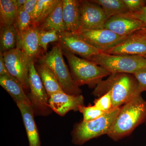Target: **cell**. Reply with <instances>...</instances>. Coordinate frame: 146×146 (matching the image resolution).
Wrapping results in <instances>:
<instances>
[{
    "instance_id": "cell-1",
    "label": "cell",
    "mask_w": 146,
    "mask_h": 146,
    "mask_svg": "<svg viewBox=\"0 0 146 146\" xmlns=\"http://www.w3.org/2000/svg\"><path fill=\"white\" fill-rule=\"evenodd\" d=\"M108 91L111 92L112 108H114L121 107L141 95L136 78L133 74L126 73L111 74L97 85L92 94L98 98Z\"/></svg>"
},
{
    "instance_id": "cell-2",
    "label": "cell",
    "mask_w": 146,
    "mask_h": 146,
    "mask_svg": "<svg viewBox=\"0 0 146 146\" xmlns=\"http://www.w3.org/2000/svg\"><path fill=\"white\" fill-rule=\"evenodd\" d=\"M146 121V101L141 95L123 105L107 135L117 141L128 136Z\"/></svg>"
},
{
    "instance_id": "cell-3",
    "label": "cell",
    "mask_w": 146,
    "mask_h": 146,
    "mask_svg": "<svg viewBox=\"0 0 146 146\" xmlns=\"http://www.w3.org/2000/svg\"><path fill=\"white\" fill-rule=\"evenodd\" d=\"M62 48L70 68L72 76L79 86L87 85L90 88H95L104 78L111 74L101 66Z\"/></svg>"
},
{
    "instance_id": "cell-4",
    "label": "cell",
    "mask_w": 146,
    "mask_h": 146,
    "mask_svg": "<svg viewBox=\"0 0 146 146\" xmlns=\"http://www.w3.org/2000/svg\"><path fill=\"white\" fill-rule=\"evenodd\" d=\"M121 107L113 108L105 113L101 117L89 121L77 124L73 131V143L82 145L94 138L106 134L109 132Z\"/></svg>"
},
{
    "instance_id": "cell-5",
    "label": "cell",
    "mask_w": 146,
    "mask_h": 146,
    "mask_svg": "<svg viewBox=\"0 0 146 146\" xmlns=\"http://www.w3.org/2000/svg\"><path fill=\"white\" fill-rule=\"evenodd\" d=\"M63 55L62 47L58 43L40 58L39 63L45 64L51 69L64 93L75 96L81 95L82 91L73 79Z\"/></svg>"
},
{
    "instance_id": "cell-6",
    "label": "cell",
    "mask_w": 146,
    "mask_h": 146,
    "mask_svg": "<svg viewBox=\"0 0 146 146\" xmlns=\"http://www.w3.org/2000/svg\"><path fill=\"white\" fill-rule=\"evenodd\" d=\"M88 60L101 66L111 74H133L146 68V59L141 56L111 54L102 52Z\"/></svg>"
},
{
    "instance_id": "cell-7",
    "label": "cell",
    "mask_w": 146,
    "mask_h": 146,
    "mask_svg": "<svg viewBox=\"0 0 146 146\" xmlns=\"http://www.w3.org/2000/svg\"><path fill=\"white\" fill-rule=\"evenodd\" d=\"M6 66L11 75L18 80L24 89L29 91L31 61L21 48L16 47L3 53Z\"/></svg>"
},
{
    "instance_id": "cell-8",
    "label": "cell",
    "mask_w": 146,
    "mask_h": 146,
    "mask_svg": "<svg viewBox=\"0 0 146 146\" xmlns=\"http://www.w3.org/2000/svg\"><path fill=\"white\" fill-rule=\"evenodd\" d=\"M76 33L85 42L103 52L119 44L128 36H120L105 28L96 30L80 29Z\"/></svg>"
},
{
    "instance_id": "cell-9",
    "label": "cell",
    "mask_w": 146,
    "mask_h": 146,
    "mask_svg": "<svg viewBox=\"0 0 146 146\" xmlns=\"http://www.w3.org/2000/svg\"><path fill=\"white\" fill-rule=\"evenodd\" d=\"M29 84L31 93L29 96L33 110L42 115H47L50 112L49 105V97L35 66L34 61L30 64Z\"/></svg>"
},
{
    "instance_id": "cell-10",
    "label": "cell",
    "mask_w": 146,
    "mask_h": 146,
    "mask_svg": "<svg viewBox=\"0 0 146 146\" xmlns=\"http://www.w3.org/2000/svg\"><path fill=\"white\" fill-rule=\"evenodd\" d=\"M80 29L88 30L105 28L107 21L101 7L90 1L80 0Z\"/></svg>"
},
{
    "instance_id": "cell-11",
    "label": "cell",
    "mask_w": 146,
    "mask_h": 146,
    "mask_svg": "<svg viewBox=\"0 0 146 146\" xmlns=\"http://www.w3.org/2000/svg\"><path fill=\"white\" fill-rule=\"evenodd\" d=\"M57 34L58 42L63 48L84 59L89 60L94 55L102 52L84 41L76 33L63 31L57 32Z\"/></svg>"
},
{
    "instance_id": "cell-12",
    "label": "cell",
    "mask_w": 146,
    "mask_h": 146,
    "mask_svg": "<svg viewBox=\"0 0 146 146\" xmlns=\"http://www.w3.org/2000/svg\"><path fill=\"white\" fill-rule=\"evenodd\" d=\"M84 98L82 95H71L64 92L53 94L50 97L49 105L50 109L61 116L71 110H79L83 106Z\"/></svg>"
},
{
    "instance_id": "cell-13",
    "label": "cell",
    "mask_w": 146,
    "mask_h": 146,
    "mask_svg": "<svg viewBox=\"0 0 146 146\" xmlns=\"http://www.w3.org/2000/svg\"><path fill=\"white\" fill-rule=\"evenodd\" d=\"M146 27L141 21L116 16L108 19L105 29L121 36H129Z\"/></svg>"
},
{
    "instance_id": "cell-14",
    "label": "cell",
    "mask_w": 146,
    "mask_h": 146,
    "mask_svg": "<svg viewBox=\"0 0 146 146\" xmlns=\"http://www.w3.org/2000/svg\"><path fill=\"white\" fill-rule=\"evenodd\" d=\"M104 53L111 54L143 56L146 54V39L134 33Z\"/></svg>"
},
{
    "instance_id": "cell-15",
    "label": "cell",
    "mask_w": 146,
    "mask_h": 146,
    "mask_svg": "<svg viewBox=\"0 0 146 146\" xmlns=\"http://www.w3.org/2000/svg\"><path fill=\"white\" fill-rule=\"evenodd\" d=\"M63 17L65 31H78L80 19L79 0H63Z\"/></svg>"
},
{
    "instance_id": "cell-16",
    "label": "cell",
    "mask_w": 146,
    "mask_h": 146,
    "mask_svg": "<svg viewBox=\"0 0 146 146\" xmlns=\"http://www.w3.org/2000/svg\"><path fill=\"white\" fill-rule=\"evenodd\" d=\"M17 105L23 120L29 146H41L38 129L35 121L33 108L21 103Z\"/></svg>"
},
{
    "instance_id": "cell-17",
    "label": "cell",
    "mask_w": 146,
    "mask_h": 146,
    "mask_svg": "<svg viewBox=\"0 0 146 146\" xmlns=\"http://www.w3.org/2000/svg\"><path fill=\"white\" fill-rule=\"evenodd\" d=\"M39 29L33 25L29 28L21 36V48L31 62L34 61L39 52Z\"/></svg>"
},
{
    "instance_id": "cell-18",
    "label": "cell",
    "mask_w": 146,
    "mask_h": 146,
    "mask_svg": "<svg viewBox=\"0 0 146 146\" xmlns=\"http://www.w3.org/2000/svg\"><path fill=\"white\" fill-rule=\"evenodd\" d=\"M0 84L16 104L21 103L33 107L29 97L26 94L21 82L16 78L11 75L0 76Z\"/></svg>"
},
{
    "instance_id": "cell-19",
    "label": "cell",
    "mask_w": 146,
    "mask_h": 146,
    "mask_svg": "<svg viewBox=\"0 0 146 146\" xmlns=\"http://www.w3.org/2000/svg\"><path fill=\"white\" fill-rule=\"evenodd\" d=\"M42 30L65 31L63 17V0H58L50 14L38 27Z\"/></svg>"
},
{
    "instance_id": "cell-20",
    "label": "cell",
    "mask_w": 146,
    "mask_h": 146,
    "mask_svg": "<svg viewBox=\"0 0 146 146\" xmlns=\"http://www.w3.org/2000/svg\"><path fill=\"white\" fill-rule=\"evenodd\" d=\"M36 69L49 98L53 94L64 92L57 78L48 66L39 63Z\"/></svg>"
},
{
    "instance_id": "cell-21",
    "label": "cell",
    "mask_w": 146,
    "mask_h": 146,
    "mask_svg": "<svg viewBox=\"0 0 146 146\" xmlns=\"http://www.w3.org/2000/svg\"><path fill=\"white\" fill-rule=\"evenodd\" d=\"M0 37V52L7 51L17 47L19 36L14 25L1 27Z\"/></svg>"
},
{
    "instance_id": "cell-22",
    "label": "cell",
    "mask_w": 146,
    "mask_h": 146,
    "mask_svg": "<svg viewBox=\"0 0 146 146\" xmlns=\"http://www.w3.org/2000/svg\"><path fill=\"white\" fill-rule=\"evenodd\" d=\"M101 7L108 19L129 12L123 0H91Z\"/></svg>"
},
{
    "instance_id": "cell-23",
    "label": "cell",
    "mask_w": 146,
    "mask_h": 146,
    "mask_svg": "<svg viewBox=\"0 0 146 146\" xmlns=\"http://www.w3.org/2000/svg\"><path fill=\"white\" fill-rule=\"evenodd\" d=\"M18 13L11 0H0L1 27L15 25Z\"/></svg>"
},
{
    "instance_id": "cell-24",
    "label": "cell",
    "mask_w": 146,
    "mask_h": 146,
    "mask_svg": "<svg viewBox=\"0 0 146 146\" xmlns=\"http://www.w3.org/2000/svg\"><path fill=\"white\" fill-rule=\"evenodd\" d=\"M14 25L18 31L19 36L18 42H20L21 36L33 25L31 16L26 12L23 7L18 11V17Z\"/></svg>"
},
{
    "instance_id": "cell-25",
    "label": "cell",
    "mask_w": 146,
    "mask_h": 146,
    "mask_svg": "<svg viewBox=\"0 0 146 146\" xmlns=\"http://www.w3.org/2000/svg\"><path fill=\"white\" fill-rule=\"evenodd\" d=\"M59 38L56 31H46L39 29V44L40 48L46 52L48 45L50 42H58Z\"/></svg>"
},
{
    "instance_id": "cell-26",
    "label": "cell",
    "mask_w": 146,
    "mask_h": 146,
    "mask_svg": "<svg viewBox=\"0 0 146 146\" xmlns=\"http://www.w3.org/2000/svg\"><path fill=\"white\" fill-rule=\"evenodd\" d=\"M79 111L82 114L83 121L87 122L96 119L101 117L106 112L102 111L95 106H89L80 108Z\"/></svg>"
},
{
    "instance_id": "cell-27",
    "label": "cell",
    "mask_w": 146,
    "mask_h": 146,
    "mask_svg": "<svg viewBox=\"0 0 146 146\" xmlns=\"http://www.w3.org/2000/svg\"><path fill=\"white\" fill-rule=\"evenodd\" d=\"M94 105L104 112H108L113 108L111 92L108 91L96 99Z\"/></svg>"
},
{
    "instance_id": "cell-28",
    "label": "cell",
    "mask_w": 146,
    "mask_h": 146,
    "mask_svg": "<svg viewBox=\"0 0 146 146\" xmlns=\"http://www.w3.org/2000/svg\"><path fill=\"white\" fill-rule=\"evenodd\" d=\"M118 16L141 21L146 25V5L136 12H128Z\"/></svg>"
},
{
    "instance_id": "cell-29",
    "label": "cell",
    "mask_w": 146,
    "mask_h": 146,
    "mask_svg": "<svg viewBox=\"0 0 146 146\" xmlns=\"http://www.w3.org/2000/svg\"><path fill=\"white\" fill-rule=\"evenodd\" d=\"M133 75L138 82L139 93L141 94L146 91V68L137 71Z\"/></svg>"
},
{
    "instance_id": "cell-30",
    "label": "cell",
    "mask_w": 146,
    "mask_h": 146,
    "mask_svg": "<svg viewBox=\"0 0 146 146\" xmlns=\"http://www.w3.org/2000/svg\"><path fill=\"white\" fill-rule=\"evenodd\" d=\"M129 9V12H136L146 5V1L143 0H123Z\"/></svg>"
},
{
    "instance_id": "cell-31",
    "label": "cell",
    "mask_w": 146,
    "mask_h": 146,
    "mask_svg": "<svg viewBox=\"0 0 146 146\" xmlns=\"http://www.w3.org/2000/svg\"><path fill=\"white\" fill-rule=\"evenodd\" d=\"M38 0H27L23 8L26 12L31 16Z\"/></svg>"
},
{
    "instance_id": "cell-32",
    "label": "cell",
    "mask_w": 146,
    "mask_h": 146,
    "mask_svg": "<svg viewBox=\"0 0 146 146\" xmlns=\"http://www.w3.org/2000/svg\"><path fill=\"white\" fill-rule=\"evenodd\" d=\"M2 75L10 76L11 75L6 66L3 53L0 52V76Z\"/></svg>"
},
{
    "instance_id": "cell-33",
    "label": "cell",
    "mask_w": 146,
    "mask_h": 146,
    "mask_svg": "<svg viewBox=\"0 0 146 146\" xmlns=\"http://www.w3.org/2000/svg\"><path fill=\"white\" fill-rule=\"evenodd\" d=\"M16 9L19 11L26 3L27 0H11Z\"/></svg>"
},
{
    "instance_id": "cell-34",
    "label": "cell",
    "mask_w": 146,
    "mask_h": 146,
    "mask_svg": "<svg viewBox=\"0 0 146 146\" xmlns=\"http://www.w3.org/2000/svg\"><path fill=\"white\" fill-rule=\"evenodd\" d=\"M134 33L137 35H139V36L146 37V27L144 28V29L141 30L136 32ZM133 34H134V33H133Z\"/></svg>"
},
{
    "instance_id": "cell-35",
    "label": "cell",
    "mask_w": 146,
    "mask_h": 146,
    "mask_svg": "<svg viewBox=\"0 0 146 146\" xmlns=\"http://www.w3.org/2000/svg\"><path fill=\"white\" fill-rule=\"evenodd\" d=\"M134 34H135V33H134ZM138 36H139V35H138ZM141 36V37H143V38H145V39H146V37H144V36Z\"/></svg>"
},
{
    "instance_id": "cell-36",
    "label": "cell",
    "mask_w": 146,
    "mask_h": 146,
    "mask_svg": "<svg viewBox=\"0 0 146 146\" xmlns=\"http://www.w3.org/2000/svg\"><path fill=\"white\" fill-rule=\"evenodd\" d=\"M143 56V57L144 58H145L146 59V54H145V55H144Z\"/></svg>"
},
{
    "instance_id": "cell-37",
    "label": "cell",
    "mask_w": 146,
    "mask_h": 146,
    "mask_svg": "<svg viewBox=\"0 0 146 146\" xmlns=\"http://www.w3.org/2000/svg\"><path fill=\"white\" fill-rule=\"evenodd\" d=\"M146 123V121H145V122Z\"/></svg>"
}]
</instances>
